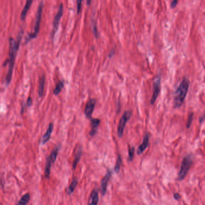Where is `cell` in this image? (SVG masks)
<instances>
[{"label":"cell","instance_id":"28","mask_svg":"<svg viewBox=\"0 0 205 205\" xmlns=\"http://www.w3.org/2000/svg\"><path fill=\"white\" fill-rule=\"evenodd\" d=\"M26 104L28 107H30L32 106L33 104V100L31 98V97H29V98L27 100V101H26Z\"/></svg>","mask_w":205,"mask_h":205},{"label":"cell","instance_id":"19","mask_svg":"<svg viewBox=\"0 0 205 205\" xmlns=\"http://www.w3.org/2000/svg\"><path fill=\"white\" fill-rule=\"evenodd\" d=\"M63 87H64L63 82H58V84L55 86V90L54 91V94L55 95H56L59 94L61 92V91Z\"/></svg>","mask_w":205,"mask_h":205},{"label":"cell","instance_id":"22","mask_svg":"<svg viewBox=\"0 0 205 205\" xmlns=\"http://www.w3.org/2000/svg\"><path fill=\"white\" fill-rule=\"evenodd\" d=\"M77 184V180H74L68 187V193L72 194L74 192Z\"/></svg>","mask_w":205,"mask_h":205},{"label":"cell","instance_id":"26","mask_svg":"<svg viewBox=\"0 0 205 205\" xmlns=\"http://www.w3.org/2000/svg\"><path fill=\"white\" fill-rule=\"evenodd\" d=\"M93 33L96 38H98L99 32H98V29H97V26L96 24H94V26H93Z\"/></svg>","mask_w":205,"mask_h":205},{"label":"cell","instance_id":"4","mask_svg":"<svg viewBox=\"0 0 205 205\" xmlns=\"http://www.w3.org/2000/svg\"><path fill=\"white\" fill-rule=\"evenodd\" d=\"M192 163V160L190 155L186 156V157L183 159L181 165V169L178 174L179 180L181 181L185 177H186V175L187 174L190 169Z\"/></svg>","mask_w":205,"mask_h":205},{"label":"cell","instance_id":"7","mask_svg":"<svg viewBox=\"0 0 205 205\" xmlns=\"http://www.w3.org/2000/svg\"><path fill=\"white\" fill-rule=\"evenodd\" d=\"M160 85H161V76L159 74L155 78L154 81L153 94L150 101L151 104H154L155 101L157 99V97L160 91Z\"/></svg>","mask_w":205,"mask_h":205},{"label":"cell","instance_id":"17","mask_svg":"<svg viewBox=\"0 0 205 205\" xmlns=\"http://www.w3.org/2000/svg\"><path fill=\"white\" fill-rule=\"evenodd\" d=\"M30 200V194H26L22 197V198L20 199L17 203V205H26L29 201Z\"/></svg>","mask_w":205,"mask_h":205},{"label":"cell","instance_id":"18","mask_svg":"<svg viewBox=\"0 0 205 205\" xmlns=\"http://www.w3.org/2000/svg\"><path fill=\"white\" fill-rule=\"evenodd\" d=\"M99 194L98 191L94 190L91 194V203L93 205H97L99 203Z\"/></svg>","mask_w":205,"mask_h":205},{"label":"cell","instance_id":"11","mask_svg":"<svg viewBox=\"0 0 205 205\" xmlns=\"http://www.w3.org/2000/svg\"><path fill=\"white\" fill-rule=\"evenodd\" d=\"M53 129H54L53 124L51 123L49 125L48 129L42 138V145H44L45 143H46L49 141V140L50 139L51 134L52 133Z\"/></svg>","mask_w":205,"mask_h":205},{"label":"cell","instance_id":"20","mask_svg":"<svg viewBox=\"0 0 205 205\" xmlns=\"http://www.w3.org/2000/svg\"><path fill=\"white\" fill-rule=\"evenodd\" d=\"M58 151H59V147H56L54 149V150L52 152L51 155L49 156V157L52 163H54L55 162L56 159L57 158V155H58Z\"/></svg>","mask_w":205,"mask_h":205},{"label":"cell","instance_id":"8","mask_svg":"<svg viewBox=\"0 0 205 205\" xmlns=\"http://www.w3.org/2000/svg\"><path fill=\"white\" fill-rule=\"evenodd\" d=\"M96 104V100L95 99H91L87 103L85 109V114L87 118H90L92 116V114L94 110V107Z\"/></svg>","mask_w":205,"mask_h":205},{"label":"cell","instance_id":"15","mask_svg":"<svg viewBox=\"0 0 205 205\" xmlns=\"http://www.w3.org/2000/svg\"><path fill=\"white\" fill-rule=\"evenodd\" d=\"M82 148L81 147V146H79V147H78L77 150L76 154L75 155V157H74V161H73V168L74 169H75L76 168L78 163L79 162V161L81 160V155H82Z\"/></svg>","mask_w":205,"mask_h":205},{"label":"cell","instance_id":"2","mask_svg":"<svg viewBox=\"0 0 205 205\" xmlns=\"http://www.w3.org/2000/svg\"><path fill=\"white\" fill-rule=\"evenodd\" d=\"M190 86V82L187 78H184L176 90L174 97V106L175 107L181 106L187 96Z\"/></svg>","mask_w":205,"mask_h":205},{"label":"cell","instance_id":"3","mask_svg":"<svg viewBox=\"0 0 205 205\" xmlns=\"http://www.w3.org/2000/svg\"><path fill=\"white\" fill-rule=\"evenodd\" d=\"M43 3H41L38 6V10H37V13L36 16V20L35 22V26H34V33L30 34L28 35L27 39H26V42L30 41L32 39L35 38L40 31V23L42 21V12H43Z\"/></svg>","mask_w":205,"mask_h":205},{"label":"cell","instance_id":"27","mask_svg":"<svg viewBox=\"0 0 205 205\" xmlns=\"http://www.w3.org/2000/svg\"><path fill=\"white\" fill-rule=\"evenodd\" d=\"M177 4H178V0H172V1L171 3V7L172 8H175L177 7Z\"/></svg>","mask_w":205,"mask_h":205},{"label":"cell","instance_id":"5","mask_svg":"<svg viewBox=\"0 0 205 205\" xmlns=\"http://www.w3.org/2000/svg\"><path fill=\"white\" fill-rule=\"evenodd\" d=\"M132 112L131 111H125L122 115L120 121L118 128V135L119 138H122L123 136L124 131L125 127L126 122L131 118Z\"/></svg>","mask_w":205,"mask_h":205},{"label":"cell","instance_id":"13","mask_svg":"<svg viewBox=\"0 0 205 205\" xmlns=\"http://www.w3.org/2000/svg\"><path fill=\"white\" fill-rule=\"evenodd\" d=\"M33 1V0H26L25 5L23 8V10L21 13V20L22 21L25 20L26 16L27 15V13H28L29 10H30V8L32 5Z\"/></svg>","mask_w":205,"mask_h":205},{"label":"cell","instance_id":"30","mask_svg":"<svg viewBox=\"0 0 205 205\" xmlns=\"http://www.w3.org/2000/svg\"><path fill=\"white\" fill-rule=\"evenodd\" d=\"M92 0H86V4L88 6H90Z\"/></svg>","mask_w":205,"mask_h":205},{"label":"cell","instance_id":"6","mask_svg":"<svg viewBox=\"0 0 205 205\" xmlns=\"http://www.w3.org/2000/svg\"><path fill=\"white\" fill-rule=\"evenodd\" d=\"M63 12H64V6L61 3L59 9H58V11L57 13L56 14L55 18H54V24H53V31H52V38H54L55 35L58 30V27H59V25H60V22L61 19L63 16Z\"/></svg>","mask_w":205,"mask_h":205},{"label":"cell","instance_id":"14","mask_svg":"<svg viewBox=\"0 0 205 205\" xmlns=\"http://www.w3.org/2000/svg\"><path fill=\"white\" fill-rule=\"evenodd\" d=\"M45 85V77L43 75L39 79V85H38V96L39 97H42L43 95L44 88Z\"/></svg>","mask_w":205,"mask_h":205},{"label":"cell","instance_id":"29","mask_svg":"<svg viewBox=\"0 0 205 205\" xmlns=\"http://www.w3.org/2000/svg\"><path fill=\"white\" fill-rule=\"evenodd\" d=\"M174 199L176 200H178L181 198V196H180V195L178 193H176V194H174Z\"/></svg>","mask_w":205,"mask_h":205},{"label":"cell","instance_id":"31","mask_svg":"<svg viewBox=\"0 0 205 205\" xmlns=\"http://www.w3.org/2000/svg\"><path fill=\"white\" fill-rule=\"evenodd\" d=\"M89 205H93V204H92V203H90V204H89Z\"/></svg>","mask_w":205,"mask_h":205},{"label":"cell","instance_id":"12","mask_svg":"<svg viewBox=\"0 0 205 205\" xmlns=\"http://www.w3.org/2000/svg\"><path fill=\"white\" fill-rule=\"evenodd\" d=\"M100 121L99 119L94 118L91 120V130L90 133V136L93 137L97 133V129L99 128V126L100 125Z\"/></svg>","mask_w":205,"mask_h":205},{"label":"cell","instance_id":"1","mask_svg":"<svg viewBox=\"0 0 205 205\" xmlns=\"http://www.w3.org/2000/svg\"><path fill=\"white\" fill-rule=\"evenodd\" d=\"M22 38V33H21L17 38V41L15 40L13 38L9 39V60H8V69L6 76V83L7 85L10 84L13 76V71L15 58L17 52L19 48Z\"/></svg>","mask_w":205,"mask_h":205},{"label":"cell","instance_id":"25","mask_svg":"<svg viewBox=\"0 0 205 205\" xmlns=\"http://www.w3.org/2000/svg\"><path fill=\"white\" fill-rule=\"evenodd\" d=\"M83 0H77V12L79 15L81 11L82 8V3Z\"/></svg>","mask_w":205,"mask_h":205},{"label":"cell","instance_id":"9","mask_svg":"<svg viewBox=\"0 0 205 205\" xmlns=\"http://www.w3.org/2000/svg\"><path fill=\"white\" fill-rule=\"evenodd\" d=\"M149 144V135L148 133H146L144 136L142 143L139 146L138 151H137V153H138V154L140 155L142 154L144 152V151L148 147Z\"/></svg>","mask_w":205,"mask_h":205},{"label":"cell","instance_id":"23","mask_svg":"<svg viewBox=\"0 0 205 205\" xmlns=\"http://www.w3.org/2000/svg\"><path fill=\"white\" fill-rule=\"evenodd\" d=\"M192 120H193V113H191L188 118L187 120V124H186V126L187 129H190V126L192 124Z\"/></svg>","mask_w":205,"mask_h":205},{"label":"cell","instance_id":"24","mask_svg":"<svg viewBox=\"0 0 205 205\" xmlns=\"http://www.w3.org/2000/svg\"><path fill=\"white\" fill-rule=\"evenodd\" d=\"M134 154V147H130L129 148V161H132L133 159Z\"/></svg>","mask_w":205,"mask_h":205},{"label":"cell","instance_id":"10","mask_svg":"<svg viewBox=\"0 0 205 205\" xmlns=\"http://www.w3.org/2000/svg\"><path fill=\"white\" fill-rule=\"evenodd\" d=\"M110 177H111V172L110 171H108V172L107 173L105 177L102 179L101 183V189L102 194L103 195L105 194L106 192L107 184H108V182L110 179Z\"/></svg>","mask_w":205,"mask_h":205},{"label":"cell","instance_id":"21","mask_svg":"<svg viewBox=\"0 0 205 205\" xmlns=\"http://www.w3.org/2000/svg\"><path fill=\"white\" fill-rule=\"evenodd\" d=\"M121 165H122V158L120 155H118V158H117V160H116V165L115 166V170L116 172L118 173L120 171Z\"/></svg>","mask_w":205,"mask_h":205},{"label":"cell","instance_id":"16","mask_svg":"<svg viewBox=\"0 0 205 205\" xmlns=\"http://www.w3.org/2000/svg\"><path fill=\"white\" fill-rule=\"evenodd\" d=\"M52 161L50 159L49 157H48L47 159V162L46 164V167H45V171H44V175L46 178H48L49 177V176L51 174V165H52Z\"/></svg>","mask_w":205,"mask_h":205}]
</instances>
